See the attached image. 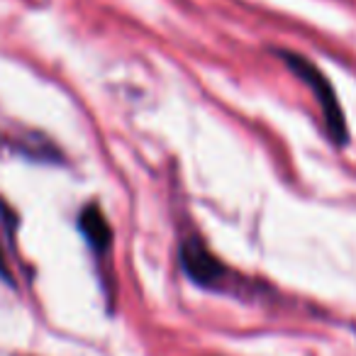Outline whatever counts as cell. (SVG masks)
Segmentation results:
<instances>
[{
	"instance_id": "cell-1",
	"label": "cell",
	"mask_w": 356,
	"mask_h": 356,
	"mask_svg": "<svg viewBox=\"0 0 356 356\" xmlns=\"http://www.w3.org/2000/svg\"><path fill=\"white\" fill-rule=\"evenodd\" d=\"M276 54L281 56L288 69L312 90V95H315L317 105H320V110H322L327 134H330L337 147H344L346 139H349V129H346V118H344V113H341L339 98H337L330 79H327L312 61H307L305 56L293 54V51H276Z\"/></svg>"
},
{
	"instance_id": "cell-2",
	"label": "cell",
	"mask_w": 356,
	"mask_h": 356,
	"mask_svg": "<svg viewBox=\"0 0 356 356\" xmlns=\"http://www.w3.org/2000/svg\"><path fill=\"white\" fill-rule=\"evenodd\" d=\"M181 266L188 273L193 283L203 288H215V291H232V278L234 273L200 242L198 237H188L181 244Z\"/></svg>"
},
{
	"instance_id": "cell-3",
	"label": "cell",
	"mask_w": 356,
	"mask_h": 356,
	"mask_svg": "<svg viewBox=\"0 0 356 356\" xmlns=\"http://www.w3.org/2000/svg\"><path fill=\"white\" fill-rule=\"evenodd\" d=\"M79 227L83 232L88 247L93 249V254L98 259H105L113 247V229L108 225V218L100 210L98 203H88L79 215Z\"/></svg>"
}]
</instances>
